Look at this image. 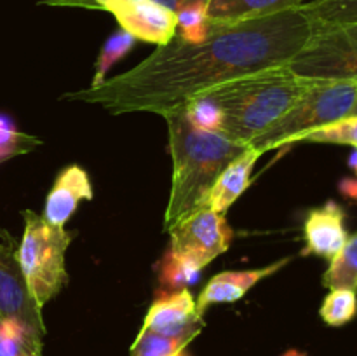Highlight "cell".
Segmentation results:
<instances>
[{"label":"cell","mask_w":357,"mask_h":356,"mask_svg":"<svg viewBox=\"0 0 357 356\" xmlns=\"http://www.w3.org/2000/svg\"><path fill=\"white\" fill-rule=\"evenodd\" d=\"M211 31L208 17V3L194 2L176 10V35L185 42L199 44L206 40Z\"/></svg>","instance_id":"obj_20"},{"label":"cell","mask_w":357,"mask_h":356,"mask_svg":"<svg viewBox=\"0 0 357 356\" xmlns=\"http://www.w3.org/2000/svg\"><path fill=\"white\" fill-rule=\"evenodd\" d=\"M357 98V82L351 80H319L293 103V107L274 124L248 143L250 149L265 154L300 142L307 133L352 115Z\"/></svg>","instance_id":"obj_4"},{"label":"cell","mask_w":357,"mask_h":356,"mask_svg":"<svg viewBox=\"0 0 357 356\" xmlns=\"http://www.w3.org/2000/svg\"><path fill=\"white\" fill-rule=\"evenodd\" d=\"M338 191L342 195L357 202V178H342L338 184Z\"/></svg>","instance_id":"obj_28"},{"label":"cell","mask_w":357,"mask_h":356,"mask_svg":"<svg viewBox=\"0 0 357 356\" xmlns=\"http://www.w3.org/2000/svg\"><path fill=\"white\" fill-rule=\"evenodd\" d=\"M183 114L194 128L202 129V131H220L222 129L223 112L218 103L208 94H202V96L188 101L183 108Z\"/></svg>","instance_id":"obj_25"},{"label":"cell","mask_w":357,"mask_h":356,"mask_svg":"<svg viewBox=\"0 0 357 356\" xmlns=\"http://www.w3.org/2000/svg\"><path fill=\"white\" fill-rule=\"evenodd\" d=\"M281 356H307V353L300 351V349H288V351L282 353Z\"/></svg>","instance_id":"obj_31"},{"label":"cell","mask_w":357,"mask_h":356,"mask_svg":"<svg viewBox=\"0 0 357 356\" xmlns=\"http://www.w3.org/2000/svg\"><path fill=\"white\" fill-rule=\"evenodd\" d=\"M206 265L190 253L167 250L159 264V285L162 293L180 292L195 285Z\"/></svg>","instance_id":"obj_16"},{"label":"cell","mask_w":357,"mask_h":356,"mask_svg":"<svg viewBox=\"0 0 357 356\" xmlns=\"http://www.w3.org/2000/svg\"><path fill=\"white\" fill-rule=\"evenodd\" d=\"M94 198L91 178L84 168L79 164L66 166L59 171L54 185L45 198L42 218L54 227H65L72 218L80 201H91Z\"/></svg>","instance_id":"obj_12"},{"label":"cell","mask_w":357,"mask_h":356,"mask_svg":"<svg viewBox=\"0 0 357 356\" xmlns=\"http://www.w3.org/2000/svg\"><path fill=\"white\" fill-rule=\"evenodd\" d=\"M307 0H208V17L215 24H230L271 16L300 7Z\"/></svg>","instance_id":"obj_15"},{"label":"cell","mask_w":357,"mask_h":356,"mask_svg":"<svg viewBox=\"0 0 357 356\" xmlns=\"http://www.w3.org/2000/svg\"><path fill=\"white\" fill-rule=\"evenodd\" d=\"M312 34L314 24L302 7L239 23H211L206 40L190 44L174 35L135 68L96 87L65 93L63 100L100 105L110 114L150 112L164 117L222 84L286 66Z\"/></svg>","instance_id":"obj_1"},{"label":"cell","mask_w":357,"mask_h":356,"mask_svg":"<svg viewBox=\"0 0 357 356\" xmlns=\"http://www.w3.org/2000/svg\"><path fill=\"white\" fill-rule=\"evenodd\" d=\"M0 320H14L44 337L45 325L42 309L28 293L26 283L17 262V243L0 227Z\"/></svg>","instance_id":"obj_7"},{"label":"cell","mask_w":357,"mask_h":356,"mask_svg":"<svg viewBox=\"0 0 357 356\" xmlns=\"http://www.w3.org/2000/svg\"><path fill=\"white\" fill-rule=\"evenodd\" d=\"M352 115H357V98H356V105H354V108H352Z\"/></svg>","instance_id":"obj_32"},{"label":"cell","mask_w":357,"mask_h":356,"mask_svg":"<svg viewBox=\"0 0 357 356\" xmlns=\"http://www.w3.org/2000/svg\"><path fill=\"white\" fill-rule=\"evenodd\" d=\"M260 157L261 152L248 147L246 152H243L239 157H236L232 163L227 164V168L220 173L215 185H213L211 192H209V208L215 209L216 213L225 215L227 209H229L230 206L241 198V194L248 188V185H250L251 181L253 168Z\"/></svg>","instance_id":"obj_14"},{"label":"cell","mask_w":357,"mask_h":356,"mask_svg":"<svg viewBox=\"0 0 357 356\" xmlns=\"http://www.w3.org/2000/svg\"><path fill=\"white\" fill-rule=\"evenodd\" d=\"M136 0H38L42 6L52 7H79V9L89 10H107V13L115 14L122 7L129 6Z\"/></svg>","instance_id":"obj_27"},{"label":"cell","mask_w":357,"mask_h":356,"mask_svg":"<svg viewBox=\"0 0 357 356\" xmlns=\"http://www.w3.org/2000/svg\"><path fill=\"white\" fill-rule=\"evenodd\" d=\"M303 257L316 255L326 260L335 258L349 239V232L345 229V209L331 199L319 208H312L307 213L303 223Z\"/></svg>","instance_id":"obj_10"},{"label":"cell","mask_w":357,"mask_h":356,"mask_svg":"<svg viewBox=\"0 0 357 356\" xmlns=\"http://www.w3.org/2000/svg\"><path fill=\"white\" fill-rule=\"evenodd\" d=\"M310 84L312 79L295 75L288 66H278L230 80L206 94L223 112L220 131L248 145L282 117Z\"/></svg>","instance_id":"obj_3"},{"label":"cell","mask_w":357,"mask_h":356,"mask_svg":"<svg viewBox=\"0 0 357 356\" xmlns=\"http://www.w3.org/2000/svg\"><path fill=\"white\" fill-rule=\"evenodd\" d=\"M187 346V341L166 337L157 332L142 328L132 342L129 356H178L185 351Z\"/></svg>","instance_id":"obj_23"},{"label":"cell","mask_w":357,"mask_h":356,"mask_svg":"<svg viewBox=\"0 0 357 356\" xmlns=\"http://www.w3.org/2000/svg\"><path fill=\"white\" fill-rule=\"evenodd\" d=\"M204 325V320L195 307V299L190 290L185 288L180 292L162 293L159 299L153 300L146 311L142 328L166 337L181 339L190 344L192 339L197 337Z\"/></svg>","instance_id":"obj_9"},{"label":"cell","mask_w":357,"mask_h":356,"mask_svg":"<svg viewBox=\"0 0 357 356\" xmlns=\"http://www.w3.org/2000/svg\"><path fill=\"white\" fill-rule=\"evenodd\" d=\"M136 44V38L131 34H128L126 30L119 28L117 31L110 35V37L105 40L103 47H101L100 56L96 59V70H94V77L91 80L89 86L96 87L100 84H103L107 80L108 72H110L112 66L117 61H121L126 54L132 49V45Z\"/></svg>","instance_id":"obj_21"},{"label":"cell","mask_w":357,"mask_h":356,"mask_svg":"<svg viewBox=\"0 0 357 356\" xmlns=\"http://www.w3.org/2000/svg\"><path fill=\"white\" fill-rule=\"evenodd\" d=\"M0 321H2V320H0Z\"/></svg>","instance_id":"obj_34"},{"label":"cell","mask_w":357,"mask_h":356,"mask_svg":"<svg viewBox=\"0 0 357 356\" xmlns=\"http://www.w3.org/2000/svg\"><path fill=\"white\" fill-rule=\"evenodd\" d=\"M167 234L171 237V250L194 255L204 265L225 253L234 237L225 215L216 213L209 206L192 213Z\"/></svg>","instance_id":"obj_8"},{"label":"cell","mask_w":357,"mask_h":356,"mask_svg":"<svg viewBox=\"0 0 357 356\" xmlns=\"http://www.w3.org/2000/svg\"><path fill=\"white\" fill-rule=\"evenodd\" d=\"M323 286L328 290H352L357 292V232L349 236L344 248L331 258L323 274Z\"/></svg>","instance_id":"obj_17"},{"label":"cell","mask_w":357,"mask_h":356,"mask_svg":"<svg viewBox=\"0 0 357 356\" xmlns=\"http://www.w3.org/2000/svg\"><path fill=\"white\" fill-rule=\"evenodd\" d=\"M40 145L38 138L21 133L9 115L0 114V163L31 152Z\"/></svg>","instance_id":"obj_24"},{"label":"cell","mask_w":357,"mask_h":356,"mask_svg":"<svg viewBox=\"0 0 357 356\" xmlns=\"http://www.w3.org/2000/svg\"><path fill=\"white\" fill-rule=\"evenodd\" d=\"M300 142L307 143H337V145L357 147V115L340 119L324 128L307 133Z\"/></svg>","instance_id":"obj_26"},{"label":"cell","mask_w":357,"mask_h":356,"mask_svg":"<svg viewBox=\"0 0 357 356\" xmlns=\"http://www.w3.org/2000/svg\"><path fill=\"white\" fill-rule=\"evenodd\" d=\"M291 260L289 257L281 258V260L268 264L260 269H246V271H223L213 276L204 286L201 293H199L197 300H195V307L201 316L208 311V307L215 306V304H232L243 299L257 283L261 279L268 278V276L275 274L281 271L288 262Z\"/></svg>","instance_id":"obj_13"},{"label":"cell","mask_w":357,"mask_h":356,"mask_svg":"<svg viewBox=\"0 0 357 356\" xmlns=\"http://www.w3.org/2000/svg\"><path fill=\"white\" fill-rule=\"evenodd\" d=\"M300 7L314 28L357 23V0H307Z\"/></svg>","instance_id":"obj_18"},{"label":"cell","mask_w":357,"mask_h":356,"mask_svg":"<svg viewBox=\"0 0 357 356\" xmlns=\"http://www.w3.org/2000/svg\"><path fill=\"white\" fill-rule=\"evenodd\" d=\"M286 66L303 79L357 82V23L314 28L309 42Z\"/></svg>","instance_id":"obj_6"},{"label":"cell","mask_w":357,"mask_h":356,"mask_svg":"<svg viewBox=\"0 0 357 356\" xmlns=\"http://www.w3.org/2000/svg\"><path fill=\"white\" fill-rule=\"evenodd\" d=\"M173 157V181L164 213V230L208 206L209 192L227 164L246 152L248 145L234 142L222 131L194 128L183 110L164 115Z\"/></svg>","instance_id":"obj_2"},{"label":"cell","mask_w":357,"mask_h":356,"mask_svg":"<svg viewBox=\"0 0 357 356\" xmlns=\"http://www.w3.org/2000/svg\"><path fill=\"white\" fill-rule=\"evenodd\" d=\"M122 30L136 40L164 45L176 35V13L153 0H136L114 14Z\"/></svg>","instance_id":"obj_11"},{"label":"cell","mask_w":357,"mask_h":356,"mask_svg":"<svg viewBox=\"0 0 357 356\" xmlns=\"http://www.w3.org/2000/svg\"><path fill=\"white\" fill-rule=\"evenodd\" d=\"M0 356H44L42 337L14 320L0 321Z\"/></svg>","instance_id":"obj_19"},{"label":"cell","mask_w":357,"mask_h":356,"mask_svg":"<svg viewBox=\"0 0 357 356\" xmlns=\"http://www.w3.org/2000/svg\"><path fill=\"white\" fill-rule=\"evenodd\" d=\"M178 356H188V355H187V353L183 351V353H180V355H178Z\"/></svg>","instance_id":"obj_33"},{"label":"cell","mask_w":357,"mask_h":356,"mask_svg":"<svg viewBox=\"0 0 357 356\" xmlns=\"http://www.w3.org/2000/svg\"><path fill=\"white\" fill-rule=\"evenodd\" d=\"M24 229L17 244V262L28 293L38 307L54 299L68 281L66 250L75 232L65 227L49 225L42 215L24 209Z\"/></svg>","instance_id":"obj_5"},{"label":"cell","mask_w":357,"mask_h":356,"mask_svg":"<svg viewBox=\"0 0 357 356\" xmlns=\"http://www.w3.org/2000/svg\"><path fill=\"white\" fill-rule=\"evenodd\" d=\"M347 164H349V168H351V170L354 171V175H356V178H357V147H354V152H352L351 156H349Z\"/></svg>","instance_id":"obj_30"},{"label":"cell","mask_w":357,"mask_h":356,"mask_svg":"<svg viewBox=\"0 0 357 356\" xmlns=\"http://www.w3.org/2000/svg\"><path fill=\"white\" fill-rule=\"evenodd\" d=\"M153 2L160 3V6L167 7V9H171L173 13H176V10H180L181 7L188 6V3H194V2H206V3H208V0H153Z\"/></svg>","instance_id":"obj_29"},{"label":"cell","mask_w":357,"mask_h":356,"mask_svg":"<svg viewBox=\"0 0 357 356\" xmlns=\"http://www.w3.org/2000/svg\"><path fill=\"white\" fill-rule=\"evenodd\" d=\"M321 320L330 327H344L357 316V292L338 288L330 290L319 309Z\"/></svg>","instance_id":"obj_22"}]
</instances>
